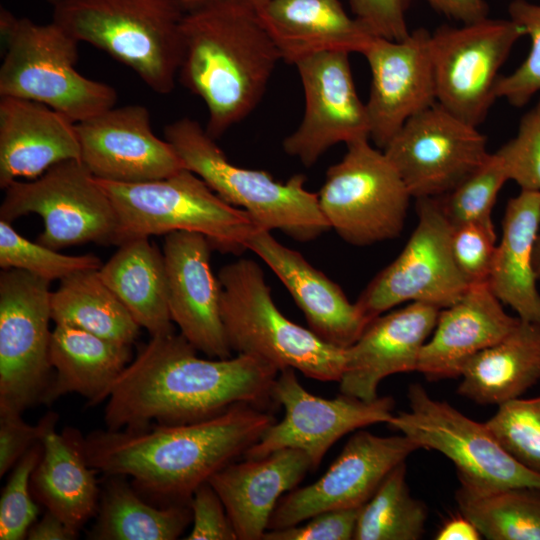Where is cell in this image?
<instances>
[{
  "mask_svg": "<svg viewBox=\"0 0 540 540\" xmlns=\"http://www.w3.org/2000/svg\"><path fill=\"white\" fill-rule=\"evenodd\" d=\"M312 471L308 456L284 448L264 457L228 464L215 473L210 485L221 498L238 540H260L286 493Z\"/></svg>",
  "mask_w": 540,
  "mask_h": 540,
  "instance_id": "d4e9b609",
  "label": "cell"
},
{
  "mask_svg": "<svg viewBox=\"0 0 540 540\" xmlns=\"http://www.w3.org/2000/svg\"><path fill=\"white\" fill-rule=\"evenodd\" d=\"M361 507L320 512L282 529L267 530L262 540H349L354 538Z\"/></svg>",
  "mask_w": 540,
  "mask_h": 540,
  "instance_id": "ee69618b",
  "label": "cell"
},
{
  "mask_svg": "<svg viewBox=\"0 0 540 540\" xmlns=\"http://www.w3.org/2000/svg\"><path fill=\"white\" fill-rule=\"evenodd\" d=\"M257 12L289 64L322 52L363 54L375 37L339 0H270Z\"/></svg>",
  "mask_w": 540,
  "mask_h": 540,
  "instance_id": "4316f807",
  "label": "cell"
},
{
  "mask_svg": "<svg viewBox=\"0 0 540 540\" xmlns=\"http://www.w3.org/2000/svg\"><path fill=\"white\" fill-rule=\"evenodd\" d=\"M212 245L190 231L165 235L163 258L171 319L198 351L209 358H229L221 318V287L210 266Z\"/></svg>",
  "mask_w": 540,
  "mask_h": 540,
  "instance_id": "44dd1931",
  "label": "cell"
},
{
  "mask_svg": "<svg viewBox=\"0 0 540 540\" xmlns=\"http://www.w3.org/2000/svg\"><path fill=\"white\" fill-rule=\"evenodd\" d=\"M350 53L322 52L299 60L295 66L305 96L302 121L283 140V150L311 167L338 143L370 139L366 104L358 96Z\"/></svg>",
  "mask_w": 540,
  "mask_h": 540,
  "instance_id": "ac0fdd59",
  "label": "cell"
},
{
  "mask_svg": "<svg viewBox=\"0 0 540 540\" xmlns=\"http://www.w3.org/2000/svg\"><path fill=\"white\" fill-rule=\"evenodd\" d=\"M49 285L20 269L0 273V415L42 403L52 381Z\"/></svg>",
  "mask_w": 540,
  "mask_h": 540,
  "instance_id": "7c38bea8",
  "label": "cell"
},
{
  "mask_svg": "<svg viewBox=\"0 0 540 540\" xmlns=\"http://www.w3.org/2000/svg\"><path fill=\"white\" fill-rule=\"evenodd\" d=\"M0 219L12 222L35 213L43 220L38 242L54 250L88 242L119 244L115 207L80 160L60 162L33 180L5 189Z\"/></svg>",
  "mask_w": 540,
  "mask_h": 540,
  "instance_id": "8fae6325",
  "label": "cell"
},
{
  "mask_svg": "<svg viewBox=\"0 0 540 540\" xmlns=\"http://www.w3.org/2000/svg\"><path fill=\"white\" fill-rule=\"evenodd\" d=\"M436 540H479L482 535L476 526L464 515L448 519L438 530Z\"/></svg>",
  "mask_w": 540,
  "mask_h": 540,
  "instance_id": "f907efd6",
  "label": "cell"
},
{
  "mask_svg": "<svg viewBox=\"0 0 540 540\" xmlns=\"http://www.w3.org/2000/svg\"><path fill=\"white\" fill-rule=\"evenodd\" d=\"M383 151L416 199L451 192L491 154L478 127L438 103L411 117Z\"/></svg>",
  "mask_w": 540,
  "mask_h": 540,
  "instance_id": "9a60e30c",
  "label": "cell"
},
{
  "mask_svg": "<svg viewBox=\"0 0 540 540\" xmlns=\"http://www.w3.org/2000/svg\"><path fill=\"white\" fill-rule=\"evenodd\" d=\"M51 318L113 342L131 346L140 326L99 276L98 269L73 273L51 293Z\"/></svg>",
  "mask_w": 540,
  "mask_h": 540,
  "instance_id": "836d02e7",
  "label": "cell"
},
{
  "mask_svg": "<svg viewBox=\"0 0 540 540\" xmlns=\"http://www.w3.org/2000/svg\"><path fill=\"white\" fill-rule=\"evenodd\" d=\"M97 180L115 207L119 244L136 237L190 231L206 236L212 248L239 253L259 229L244 210L223 200L185 168L143 183Z\"/></svg>",
  "mask_w": 540,
  "mask_h": 540,
  "instance_id": "ba28073f",
  "label": "cell"
},
{
  "mask_svg": "<svg viewBox=\"0 0 540 540\" xmlns=\"http://www.w3.org/2000/svg\"><path fill=\"white\" fill-rule=\"evenodd\" d=\"M118 246L98 269L100 278L151 336L173 333L163 253L149 237L131 238Z\"/></svg>",
  "mask_w": 540,
  "mask_h": 540,
  "instance_id": "1f68e13d",
  "label": "cell"
},
{
  "mask_svg": "<svg viewBox=\"0 0 540 540\" xmlns=\"http://www.w3.org/2000/svg\"><path fill=\"white\" fill-rule=\"evenodd\" d=\"M509 180L496 153L451 192L437 197L453 227L479 223L494 227L492 209L502 186Z\"/></svg>",
  "mask_w": 540,
  "mask_h": 540,
  "instance_id": "74e56055",
  "label": "cell"
},
{
  "mask_svg": "<svg viewBox=\"0 0 540 540\" xmlns=\"http://www.w3.org/2000/svg\"><path fill=\"white\" fill-rule=\"evenodd\" d=\"M82 440L76 429L48 431L41 440L42 455L30 480L34 498L78 532L97 513L101 491Z\"/></svg>",
  "mask_w": 540,
  "mask_h": 540,
  "instance_id": "f1b7e54d",
  "label": "cell"
},
{
  "mask_svg": "<svg viewBox=\"0 0 540 540\" xmlns=\"http://www.w3.org/2000/svg\"><path fill=\"white\" fill-rule=\"evenodd\" d=\"M318 193L320 209L344 241L368 246L398 237L412 198L383 150L368 138L346 144Z\"/></svg>",
  "mask_w": 540,
  "mask_h": 540,
  "instance_id": "9c48e42d",
  "label": "cell"
},
{
  "mask_svg": "<svg viewBox=\"0 0 540 540\" xmlns=\"http://www.w3.org/2000/svg\"><path fill=\"white\" fill-rule=\"evenodd\" d=\"M130 347L80 328L55 324L49 348L54 376L42 403L51 404L68 393L85 397L88 406L104 401L131 361Z\"/></svg>",
  "mask_w": 540,
  "mask_h": 540,
  "instance_id": "f546056e",
  "label": "cell"
},
{
  "mask_svg": "<svg viewBox=\"0 0 540 540\" xmlns=\"http://www.w3.org/2000/svg\"><path fill=\"white\" fill-rule=\"evenodd\" d=\"M354 17L375 37L400 41L408 30L406 13L411 0H349Z\"/></svg>",
  "mask_w": 540,
  "mask_h": 540,
  "instance_id": "7dc6e473",
  "label": "cell"
},
{
  "mask_svg": "<svg viewBox=\"0 0 540 540\" xmlns=\"http://www.w3.org/2000/svg\"><path fill=\"white\" fill-rule=\"evenodd\" d=\"M52 21L132 69L155 93H171L183 58L181 0H58Z\"/></svg>",
  "mask_w": 540,
  "mask_h": 540,
  "instance_id": "277c9868",
  "label": "cell"
},
{
  "mask_svg": "<svg viewBox=\"0 0 540 540\" xmlns=\"http://www.w3.org/2000/svg\"><path fill=\"white\" fill-rule=\"evenodd\" d=\"M534 269L538 282H540V233L538 234L533 257Z\"/></svg>",
  "mask_w": 540,
  "mask_h": 540,
  "instance_id": "816d5d0a",
  "label": "cell"
},
{
  "mask_svg": "<svg viewBox=\"0 0 540 540\" xmlns=\"http://www.w3.org/2000/svg\"><path fill=\"white\" fill-rule=\"evenodd\" d=\"M439 13L463 24L488 17L489 8L485 0H427Z\"/></svg>",
  "mask_w": 540,
  "mask_h": 540,
  "instance_id": "c3c4849f",
  "label": "cell"
},
{
  "mask_svg": "<svg viewBox=\"0 0 540 540\" xmlns=\"http://www.w3.org/2000/svg\"><path fill=\"white\" fill-rule=\"evenodd\" d=\"M197 351L182 334L151 336L109 391L107 429L193 423L237 404L263 409L273 400L275 366L243 354L203 359Z\"/></svg>",
  "mask_w": 540,
  "mask_h": 540,
  "instance_id": "6da1fadb",
  "label": "cell"
},
{
  "mask_svg": "<svg viewBox=\"0 0 540 540\" xmlns=\"http://www.w3.org/2000/svg\"><path fill=\"white\" fill-rule=\"evenodd\" d=\"M165 139L184 168L199 176L218 196L244 210L262 230H280L294 240L308 242L330 229L318 194L305 188L301 174L286 182L269 173L231 163L206 129L188 117L169 123Z\"/></svg>",
  "mask_w": 540,
  "mask_h": 540,
  "instance_id": "8992f818",
  "label": "cell"
},
{
  "mask_svg": "<svg viewBox=\"0 0 540 540\" xmlns=\"http://www.w3.org/2000/svg\"><path fill=\"white\" fill-rule=\"evenodd\" d=\"M76 123L37 101L0 98V187L33 180L52 166L80 160Z\"/></svg>",
  "mask_w": 540,
  "mask_h": 540,
  "instance_id": "cb8c5ba5",
  "label": "cell"
},
{
  "mask_svg": "<svg viewBox=\"0 0 540 540\" xmlns=\"http://www.w3.org/2000/svg\"><path fill=\"white\" fill-rule=\"evenodd\" d=\"M458 394L482 405L520 398L540 381V325L520 319L506 337L469 358Z\"/></svg>",
  "mask_w": 540,
  "mask_h": 540,
  "instance_id": "4dcf8cb0",
  "label": "cell"
},
{
  "mask_svg": "<svg viewBox=\"0 0 540 540\" xmlns=\"http://www.w3.org/2000/svg\"><path fill=\"white\" fill-rule=\"evenodd\" d=\"M274 422L262 408L242 403L193 423L93 431L82 443L97 472L131 477L159 506L190 504L199 486L244 456Z\"/></svg>",
  "mask_w": 540,
  "mask_h": 540,
  "instance_id": "7a4b0ae2",
  "label": "cell"
},
{
  "mask_svg": "<svg viewBox=\"0 0 540 540\" xmlns=\"http://www.w3.org/2000/svg\"><path fill=\"white\" fill-rule=\"evenodd\" d=\"M51 4L55 3L58 0H48ZM188 8L196 6L198 4L204 3L208 0H181Z\"/></svg>",
  "mask_w": 540,
  "mask_h": 540,
  "instance_id": "db71d44e",
  "label": "cell"
},
{
  "mask_svg": "<svg viewBox=\"0 0 540 540\" xmlns=\"http://www.w3.org/2000/svg\"><path fill=\"white\" fill-rule=\"evenodd\" d=\"M418 449L403 434L383 437L355 432L317 481L282 496L268 530L297 525L327 510L362 507L389 472Z\"/></svg>",
  "mask_w": 540,
  "mask_h": 540,
  "instance_id": "e0dca14e",
  "label": "cell"
},
{
  "mask_svg": "<svg viewBox=\"0 0 540 540\" xmlns=\"http://www.w3.org/2000/svg\"><path fill=\"white\" fill-rule=\"evenodd\" d=\"M295 369L279 371L272 398L284 408V417L271 424L244 454L247 459L264 457L276 450L303 451L316 470L325 454L344 435L366 426L388 423L394 399L390 396L365 401L341 393L331 399L316 396L299 382Z\"/></svg>",
  "mask_w": 540,
  "mask_h": 540,
  "instance_id": "2e32d148",
  "label": "cell"
},
{
  "mask_svg": "<svg viewBox=\"0 0 540 540\" xmlns=\"http://www.w3.org/2000/svg\"><path fill=\"white\" fill-rule=\"evenodd\" d=\"M218 280L221 318L232 351L263 360L279 371L293 368L307 378L339 382L346 349L327 343L284 316L255 261L239 259L226 264Z\"/></svg>",
  "mask_w": 540,
  "mask_h": 540,
  "instance_id": "5b68a950",
  "label": "cell"
},
{
  "mask_svg": "<svg viewBox=\"0 0 540 540\" xmlns=\"http://www.w3.org/2000/svg\"><path fill=\"white\" fill-rule=\"evenodd\" d=\"M485 424L511 456L540 474V396L499 405Z\"/></svg>",
  "mask_w": 540,
  "mask_h": 540,
  "instance_id": "f35d334b",
  "label": "cell"
},
{
  "mask_svg": "<svg viewBox=\"0 0 540 540\" xmlns=\"http://www.w3.org/2000/svg\"><path fill=\"white\" fill-rule=\"evenodd\" d=\"M540 228V192L521 190L509 199L502 236L487 281L492 293L518 318L540 325V292L533 257Z\"/></svg>",
  "mask_w": 540,
  "mask_h": 540,
  "instance_id": "83f0119b",
  "label": "cell"
},
{
  "mask_svg": "<svg viewBox=\"0 0 540 540\" xmlns=\"http://www.w3.org/2000/svg\"><path fill=\"white\" fill-rule=\"evenodd\" d=\"M181 30L178 81L205 103L216 139L257 107L281 55L257 10L237 0L189 7Z\"/></svg>",
  "mask_w": 540,
  "mask_h": 540,
  "instance_id": "3957f363",
  "label": "cell"
},
{
  "mask_svg": "<svg viewBox=\"0 0 540 540\" xmlns=\"http://www.w3.org/2000/svg\"><path fill=\"white\" fill-rule=\"evenodd\" d=\"M190 507L192 511V529L185 539H237L226 508L209 482L196 489L190 500Z\"/></svg>",
  "mask_w": 540,
  "mask_h": 540,
  "instance_id": "bcb514c9",
  "label": "cell"
},
{
  "mask_svg": "<svg viewBox=\"0 0 540 540\" xmlns=\"http://www.w3.org/2000/svg\"><path fill=\"white\" fill-rule=\"evenodd\" d=\"M80 161L97 179L143 183L184 169L174 147L152 130L149 109L133 104L76 123Z\"/></svg>",
  "mask_w": 540,
  "mask_h": 540,
  "instance_id": "d6986e66",
  "label": "cell"
},
{
  "mask_svg": "<svg viewBox=\"0 0 540 540\" xmlns=\"http://www.w3.org/2000/svg\"><path fill=\"white\" fill-rule=\"evenodd\" d=\"M417 200L418 223L408 242L380 271L355 302L371 321L404 302L446 308L470 286L453 258V226L437 197Z\"/></svg>",
  "mask_w": 540,
  "mask_h": 540,
  "instance_id": "4fadbf2b",
  "label": "cell"
},
{
  "mask_svg": "<svg viewBox=\"0 0 540 540\" xmlns=\"http://www.w3.org/2000/svg\"><path fill=\"white\" fill-rule=\"evenodd\" d=\"M430 35L419 28L400 41L374 37L362 54L371 71L370 138L381 150L411 117L437 103Z\"/></svg>",
  "mask_w": 540,
  "mask_h": 540,
  "instance_id": "ffe728a7",
  "label": "cell"
},
{
  "mask_svg": "<svg viewBox=\"0 0 540 540\" xmlns=\"http://www.w3.org/2000/svg\"><path fill=\"white\" fill-rule=\"evenodd\" d=\"M522 36L523 27L510 18L438 27L430 35L437 103L478 127L497 99L501 66Z\"/></svg>",
  "mask_w": 540,
  "mask_h": 540,
  "instance_id": "5bb4252c",
  "label": "cell"
},
{
  "mask_svg": "<svg viewBox=\"0 0 540 540\" xmlns=\"http://www.w3.org/2000/svg\"><path fill=\"white\" fill-rule=\"evenodd\" d=\"M42 455L41 442L18 461L0 499V539L21 540L37 519L38 507L30 493L32 472Z\"/></svg>",
  "mask_w": 540,
  "mask_h": 540,
  "instance_id": "60d3db41",
  "label": "cell"
},
{
  "mask_svg": "<svg viewBox=\"0 0 540 540\" xmlns=\"http://www.w3.org/2000/svg\"><path fill=\"white\" fill-rule=\"evenodd\" d=\"M101 260L93 254L65 255L20 235L10 222L0 219V267L20 269L53 281L88 269H99Z\"/></svg>",
  "mask_w": 540,
  "mask_h": 540,
  "instance_id": "8d00e7d4",
  "label": "cell"
},
{
  "mask_svg": "<svg viewBox=\"0 0 540 540\" xmlns=\"http://www.w3.org/2000/svg\"><path fill=\"white\" fill-rule=\"evenodd\" d=\"M510 19L523 27L531 40V49L512 73L500 76L496 96L511 105L522 107L540 91V4L526 0H513L509 4Z\"/></svg>",
  "mask_w": 540,
  "mask_h": 540,
  "instance_id": "ab89813d",
  "label": "cell"
},
{
  "mask_svg": "<svg viewBox=\"0 0 540 540\" xmlns=\"http://www.w3.org/2000/svg\"><path fill=\"white\" fill-rule=\"evenodd\" d=\"M409 411L387 423L419 448L436 450L455 466L460 485L488 491L511 487L540 488V474L523 466L495 438L449 403L435 400L419 383L408 387Z\"/></svg>",
  "mask_w": 540,
  "mask_h": 540,
  "instance_id": "30bf717a",
  "label": "cell"
},
{
  "mask_svg": "<svg viewBox=\"0 0 540 540\" xmlns=\"http://www.w3.org/2000/svg\"><path fill=\"white\" fill-rule=\"evenodd\" d=\"M519 321L503 309L487 283L470 285L458 301L440 310L417 371L429 381L457 378L469 358L506 337Z\"/></svg>",
  "mask_w": 540,
  "mask_h": 540,
  "instance_id": "484cf974",
  "label": "cell"
},
{
  "mask_svg": "<svg viewBox=\"0 0 540 540\" xmlns=\"http://www.w3.org/2000/svg\"><path fill=\"white\" fill-rule=\"evenodd\" d=\"M521 190L540 192V100L521 118L517 134L497 152Z\"/></svg>",
  "mask_w": 540,
  "mask_h": 540,
  "instance_id": "b9f144b4",
  "label": "cell"
},
{
  "mask_svg": "<svg viewBox=\"0 0 540 540\" xmlns=\"http://www.w3.org/2000/svg\"><path fill=\"white\" fill-rule=\"evenodd\" d=\"M79 532L71 529L54 513L46 510L39 521H35L27 532L29 540H74Z\"/></svg>",
  "mask_w": 540,
  "mask_h": 540,
  "instance_id": "681fc988",
  "label": "cell"
},
{
  "mask_svg": "<svg viewBox=\"0 0 540 540\" xmlns=\"http://www.w3.org/2000/svg\"><path fill=\"white\" fill-rule=\"evenodd\" d=\"M291 294L308 328L322 340L346 349L370 322L341 287L311 265L301 253L276 240L270 231L257 229L246 242Z\"/></svg>",
  "mask_w": 540,
  "mask_h": 540,
  "instance_id": "603a6c76",
  "label": "cell"
},
{
  "mask_svg": "<svg viewBox=\"0 0 540 540\" xmlns=\"http://www.w3.org/2000/svg\"><path fill=\"white\" fill-rule=\"evenodd\" d=\"M58 414L49 412L36 424L26 423L22 415H0V476L13 469L22 456L44 435L56 427Z\"/></svg>",
  "mask_w": 540,
  "mask_h": 540,
  "instance_id": "f6af8a7d",
  "label": "cell"
},
{
  "mask_svg": "<svg viewBox=\"0 0 540 540\" xmlns=\"http://www.w3.org/2000/svg\"><path fill=\"white\" fill-rule=\"evenodd\" d=\"M455 501L488 540H540V488L478 491L460 485Z\"/></svg>",
  "mask_w": 540,
  "mask_h": 540,
  "instance_id": "e575fe53",
  "label": "cell"
},
{
  "mask_svg": "<svg viewBox=\"0 0 540 540\" xmlns=\"http://www.w3.org/2000/svg\"><path fill=\"white\" fill-rule=\"evenodd\" d=\"M106 477L89 539L175 540L192 522L190 504L153 505L125 476Z\"/></svg>",
  "mask_w": 540,
  "mask_h": 540,
  "instance_id": "d6a6232c",
  "label": "cell"
},
{
  "mask_svg": "<svg viewBox=\"0 0 540 540\" xmlns=\"http://www.w3.org/2000/svg\"><path fill=\"white\" fill-rule=\"evenodd\" d=\"M237 1L244 3L246 5H249L255 8L256 10H258L261 7H263L265 4H267L270 0H237Z\"/></svg>",
  "mask_w": 540,
  "mask_h": 540,
  "instance_id": "f5cc1de1",
  "label": "cell"
},
{
  "mask_svg": "<svg viewBox=\"0 0 540 540\" xmlns=\"http://www.w3.org/2000/svg\"><path fill=\"white\" fill-rule=\"evenodd\" d=\"M496 246L494 227L479 223H465L453 227V258L469 285L487 283Z\"/></svg>",
  "mask_w": 540,
  "mask_h": 540,
  "instance_id": "7bdbcfd3",
  "label": "cell"
},
{
  "mask_svg": "<svg viewBox=\"0 0 540 540\" xmlns=\"http://www.w3.org/2000/svg\"><path fill=\"white\" fill-rule=\"evenodd\" d=\"M440 310L434 305L411 302L373 318L357 341L346 348L345 368L338 382L340 392L373 401L383 379L417 371L421 350L435 328Z\"/></svg>",
  "mask_w": 540,
  "mask_h": 540,
  "instance_id": "7402d4cb",
  "label": "cell"
},
{
  "mask_svg": "<svg viewBox=\"0 0 540 540\" xmlns=\"http://www.w3.org/2000/svg\"><path fill=\"white\" fill-rule=\"evenodd\" d=\"M406 461L385 477L361 507L356 540H418L425 534L428 508L411 495Z\"/></svg>",
  "mask_w": 540,
  "mask_h": 540,
  "instance_id": "d590c367",
  "label": "cell"
},
{
  "mask_svg": "<svg viewBox=\"0 0 540 540\" xmlns=\"http://www.w3.org/2000/svg\"><path fill=\"white\" fill-rule=\"evenodd\" d=\"M5 54L0 66V96L43 103L74 123L116 105V90L76 69L79 42L62 27L0 10Z\"/></svg>",
  "mask_w": 540,
  "mask_h": 540,
  "instance_id": "52a82bcc",
  "label": "cell"
}]
</instances>
